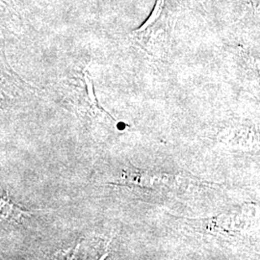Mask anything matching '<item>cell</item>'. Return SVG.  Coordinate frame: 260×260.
Here are the masks:
<instances>
[{
  "instance_id": "1",
  "label": "cell",
  "mask_w": 260,
  "mask_h": 260,
  "mask_svg": "<svg viewBox=\"0 0 260 260\" xmlns=\"http://www.w3.org/2000/svg\"><path fill=\"white\" fill-rule=\"evenodd\" d=\"M169 24L166 0H156L149 18L139 28L132 31L131 40L149 55H154L164 43Z\"/></svg>"
},
{
  "instance_id": "2",
  "label": "cell",
  "mask_w": 260,
  "mask_h": 260,
  "mask_svg": "<svg viewBox=\"0 0 260 260\" xmlns=\"http://www.w3.org/2000/svg\"><path fill=\"white\" fill-rule=\"evenodd\" d=\"M1 212L5 218H11L13 220H18L21 218V215H28L27 212L20 210L19 207L13 204L5 202L3 199L1 200Z\"/></svg>"
}]
</instances>
